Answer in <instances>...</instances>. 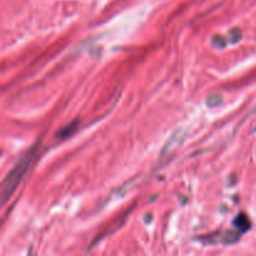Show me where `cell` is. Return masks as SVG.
<instances>
[{
	"label": "cell",
	"mask_w": 256,
	"mask_h": 256,
	"mask_svg": "<svg viewBox=\"0 0 256 256\" xmlns=\"http://www.w3.org/2000/svg\"><path fill=\"white\" fill-rule=\"evenodd\" d=\"M39 149V142L32 145V146L19 158V160L15 162L14 166L12 168V170L6 174V176L2 180V182H0V209L12 199L14 192H16L19 185L22 184L25 175L28 174L30 166H32V162H34Z\"/></svg>",
	"instance_id": "1"
},
{
	"label": "cell",
	"mask_w": 256,
	"mask_h": 256,
	"mask_svg": "<svg viewBox=\"0 0 256 256\" xmlns=\"http://www.w3.org/2000/svg\"><path fill=\"white\" fill-rule=\"evenodd\" d=\"M239 239L240 235L238 234L236 232L229 230V232H215V234L206 236L205 240H206L209 244H218V242H220V244H234V242H236Z\"/></svg>",
	"instance_id": "2"
},
{
	"label": "cell",
	"mask_w": 256,
	"mask_h": 256,
	"mask_svg": "<svg viewBox=\"0 0 256 256\" xmlns=\"http://www.w3.org/2000/svg\"><path fill=\"white\" fill-rule=\"evenodd\" d=\"M185 136H186V132L182 129H178L176 132H172V136H170L169 139H168V142H165L162 154H170V152H172L174 150H176L182 144V142L185 140Z\"/></svg>",
	"instance_id": "3"
},
{
	"label": "cell",
	"mask_w": 256,
	"mask_h": 256,
	"mask_svg": "<svg viewBox=\"0 0 256 256\" xmlns=\"http://www.w3.org/2000/svg\"><path fill=\"white\" fill-rule=\"evenodd\" d=\"M234 226L236 228L239 232H245L252 228V222H250L249 218L245 214H239L234 220Z\"/></svg>",
	"instance_id": "4"
},
{
	"label": "cell",
	"mask_w": 256,
	"mask_h": 256,
	"mask_svg": "<svg viewBox=\"0 0 256 256\" xmlns=\"http://www.w3.org/2000/svg\"><path fill=\"white\" fill-rule=\"evenodd\" d=\"M76 129H78V122L76 120H74V122H70L69 125H65V126L58 132V136H59L60 139H66V138L72 136V135L76 132Z\"/></svg>",
	"instance_id": "5"
},
{
	"label": "cell",
	"mask_w": 256,
	"mask_h": 256,
	"mask_svg": "<svg viewBox=\"0 0 256 256\" xmlns=\"http://www.w3.org/2000/svg\"><path fill=\"white\" fill-rule=\"evenodd\" d=\"M242 30L238 29V28H234V29L230 30L229 34H228V42H229V44H236V42H239L240 40H242Z\"/></svg>",
	"instance_id": "6"
},
{
	"label": "cell",
	"mask_w": 256,
	"mask_h": 256,
	"mask_svg": "<svg viewBox=\"0 0 256 256\" xmlns=\"http://www.w3.org/2000/svg\"><path fill=\"white\" fill-rule=\"evenodd\" d=\"M212 44L214 45L215 48H218V49H224L228 44V39L222 36V35H215L212 40Z\"/></svg>",
	"instance_id": "7"
},
{
	"label": "cell",
	"mask_w": 256,
	"mask_h": 256,
	"mask_svg": "<svg viewBox=\"0 0 256 256\" xmlns=\"http://www.w3.org/2000/svg\"><path fill=\"white\" fill-rule=\"evenodd\" d=\"M222 95L212 94V95H209V98H208L206 102L210 108H215V106H218L219 104H222Z\"/></svg>",
	"instance_id": "8"
},
{
	"label": "cell",
	"mask_w": 256,
	"mask_h": 256,
	"mask_svg": "<svg viewBox=\"0 0 256 256\" xmlns=\"http://www.w3.org/2000/svg\"><path fill=\"white\" fill-rule=\"evenodd\" d=\"M28 256H36V255H35V252H32V249H30V252H29V254H28Z\"/></svg>",
	"instance_id": "9"
}]
</instances>
